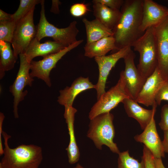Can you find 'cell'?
<instances>
[{
    "mask_svg": "<svg viewBox=\"0 0 168 168\" xmlns=\"http://www.w3.org/2000/svg\"><path fill=\"white\" fill-rule=\"evenodd\" d=\"M143 0H124L121 16L112 30L117 51L132 44L144 33L140 29Z\"/></svg>",
    "mask_w": 168,
    "mask_h": 168,
    "instance_id": "1",
    "label": "cell"
},
{
    "mask_svg": "<svg viewBox=\"0 0 168 168\" xmlns=\"http://www.w3.org/2000/svg\"><path fill=\"white\" fill-rule=\"evenodd\" d=\"M4 148L0 168H39L43 160L41 147L34 144H22L11 148L8 141L11 136L3 131Z\"/></svg>",
    "mask_w": 168,
    "mask_h": 168,
    "instance_id": "2",
    "label": "cell"
},
{
    "mask_svg": "<svg viewBox=\"0 0 168 168\" xmlns=\"http://www.w3.org/2000/svg\"><path fill=\"white\" fill-rule=\"evenodd\" d=\"M139 54L137 68L147 79L155 71L158 64L157 52L154 27L147 29L132 45Z\"/></svg>",
    "mask_w": 168,
    "mask_h": 168,
    "instance_id": "3",
    "label": "cell"
},
{
    "mask_svg": "<svg viewBox=\"0 0 168 168\" xmlns=\"http://www.w3.org/2000/svg\"><path fill=\"white\" fill-rule=\"evenodd\" d=\"M114 117L112 114L108 112L100 114L90 120L87 136L98 149L102 150V146L105 145L113 152L119 154V150L113 141L115 134Z\"/></svg>",
    "mask_w": 168,
    "mask_h": 168,
    "instance_id": "4",
    "label": "cell"
},
{
    "mask_svg": "<svg viewBox=\"0 0 168 168\" xmlns=\"http://www.w3.org/2000/svg\"><path fill=\"white\" fill-rule=\"evenodd\" d=\"M44 2V0H41L40 16L36 27L35 37L40 41L45 37H51L54 41L60 43L66 47L77 41L76 37L79 30L77 26V21H72L65 28H59L55 27L49 23L46 19Z\"/></svg>",
    "mask_w": 168,
    "mask_h": 168,
    "instance_id": "5",
    "label": "cell"
},
{
    "mask_svg": "<svg viewBox=\"0 0 168 168\" xmlns=\"http://www.w3.org/2000/svg\"><path fill=\"white\" fill-rule=\"evenodd\" d=\"M128 98L130 97L127 91L124 77L121 71L116 84L103 94L92 107L89 113V119L91 120L100 114L110 112L120 103Z\"/></svg>",
    "mask_w": 168,
    "mask_h": 168,
    "instance_id": "6",
    "label": "cell"
},
{
    "mask_svg": "<svg viewBox=\"0 0 168 168\" xmlns=\"http://www.w3.org/2000/svg\"><path fill=\"white\" fill-rule=\"evenodd\" d=\"M35 7L16 23L11 44L14 54L17 58L18 55L24 53L36 36L37 27L34 25L33 19Z\"/></svg>",
    "mask_w": 168,
    "mask_h": 168,
    "instance_id": "7",
    "label": "cell"
},
{
    "mask_svg": "<svg viewBox=\"0 0 168 168\" xmlns=\"http://www.w3.org/2000/svg\"><path fill=\"white\" fill-rule=\"evenodd\" d=\"M82 40H77L75 43L65 47L55 53L43 57L38 61L32 60L30 62V75L31 77H37L44 82L49 87L51 86L49 75L51 70L56 67L57 63L68 52L80 44Z\"/></svg>",
    "mask_w": 168,
    "mask_h": 168,
    "instance_id": "8",
    "label": "cell"
},
{
    "mask_svg": "<svg viewBox=\"0 0 168 168\" xmlns=\"http://www.w3.org/2000/svg\"><path fill=\"white\" fill-rule=\"evenodd\" d=\"M19 55L20 58L19 69L14 81L9 87V91L14 97L13 112L16 118H19L18 105L27 93V91H24V89L27 86H31L34 80L30 75V63L27 60L24 54H21Z\"/></svg>",
    "mask_w": 168,
    "mask_h": 168,
    "instance_id": "9",
    "label": "cell"
},
{
    "mask_svg": "<svg viewBox=\"0 0 168 168\" xmlns=\"http://www.w3.org/2000/svg\"><path fill=\"white\" fill-rule=\"evenodd\" d=\"M131 47L122 48L108 55L94 58L99 69V77L95 85L97 99L105 92V85L107 77L112 69L120 59L124 58L131 49Z\"/></svg>",
    "mask_w": 168,
    "mask_h": 168,
    "instance_id": "10",
    "label": "cell"
},
{
    "mask_svg": "<svg viewBox=\"0 0 168 168\" xmlns=\"http://www.w3.org/2000/svg\"><path fill=\"white\" fill-rule=\"evenodd\" d=\"M135 55L131 49L124 58L125 69L122 71L126 87L130 97L136 100L147 79L143 77L135 64Z\"/></svg>",
    "mask_w": 168,
    "mask_h": 168,
    "instance_id": "11",
    "label": "cell"
},
{
    "mask_svg": "<svg viewBox=\"0 0 168 168\" xmlns=\"http://www.w3.org/2000/svg\"><path fill=\"white\" fill-rule=\"evenodd\" d=\"M154 28L157 52V68L166 80L168 79V16Z\"/></svg>",
    "mask_w": 168,
    "mask_h": 168,
    "instance_id": "12",
    "label": "cell"
},
{
    "mask_svg": "<svg viewBox=\"0 0 168 168\" xmlns=\"http://www.w3.org/2000/svg\"><path fill=\"white\" fill-rule=\"evenodd\" d=\"M168 16V8L152 0H143L141 30L143 32L148 29L155 27Z\"/></svg>",
    "mask_w": 168,
    "mask_h": 168,
    "instance_id": "13",
    "label": "cell"
},
{
    "mask_svg": "<svg viewBox=\"0 0 168 168\" xmlns=\"http://www.w3.org/2000/svg\"><path fill=\"white\" fill-rule=\"evenodd\" d=\"M154 115L148 125L140 134L134 137L137 142L143 143L151 151L155 158L165 156L162 141L157 133Z\"/></svg>",
    "mask_w": 168,
    "mask_h": 168,
    "instance_id": "14",
    "label": "cell"
},
{
    "mask_svg": "<svg viewBox=\"0 0 168 168\" xmlns=\"http://www.w3.org/2000/svg\"><path fill=\"white\" fill-rule=\"evenodd\" d=\"M165 81L157 68L154 72L147 78L137 96L136 101L147 107L152 106L156 103V96Z\"/></svg>",
    "mask_w": 168,
    "mask_h": 168,
    "instance_id": "15",
    "label": "cell"
},
{
    "mask_svg": "<svg viewBox=\"0 0 168 168\" xmlns=\"http://www.w3.org/2000/svg\"><path fill=\"white\" fill-rule=\"evenodd\" d=\"M95 85L91 82L88 77H82L76 79L70 86H66L59 91L58 102L65 108L72 107L76 97L81 92L86 90L94 88Z\"/></svg>",
    "mask_w": 168,
    "mask_h": 168,
    "instance_id": "16",
    "label": "cell"
},
{
    "mask_svg": "<svg viewBox=\"0 0 168 168\" xmlns=\"http://www.w3.org/2000/svg\"><path fill=\"white\" fill-rule=\"evenodd\" d=\"M122 102L128 116L136 119L143 130L155 115L157 105L156 103L152 106V110L147 109L140 106L135 100L130 98H126Z\"/></svg>",
    "mask_w": 168,
    "mask_h": 168,
    "instance_id": "17",
    "label": "cell"
},
{
    "mask_svg": "<svg viewBox=\"0 0 168 168\" xmlns=\"http://www.w3.org/2000/svg\"><path fill=\"white\" fill-rule=\"evenodd\" d=\"M66 47L60 43L55 41H48L41 43L35 37L31 41L24 52L26 59L29 62L35 57H43L56 53Z\"/></svg>",
    "mask_w": 168,
    "mask_h": 168,
    "instance_id": "18",
    "label": "cell"
},
{
    "mask_svg": "<svg viewBox=\"0 0 168 168\" xmlns=\"http://www.w3.org/2000/svg\"><path fill=\"white\" fill-rule=\"evenodd\" d=\"M65 108L64 115L67 124L70 138L69 142L66 150L67 152L68 162L70 164H73L79 161L80 156L74 131V115L77 110L72 106Z\"/></svg>",
    "mask_w": 168,
    "mask_h": 168,
    "instance_id": "19",
    "label": "cell"
},
{
    "mask_svg": "<svg viewBox=\"0 0 168 168\" xmlns=\"http://www.w3.org/2000/svg\"><path fill=\"white\" fill-rule=\"evenodd\" d=\"M93 15L95 18L112 30L121 15L120 10L111 9L99 3H93Z\"/></svg>",
    "mask_w": 168,
    "mask_h": 168,
    "instance_id": "20",
    "label": "cell"
},
{
    "mask_svg": "<svg viewBox=\"0 0 168 168\" xmlns=\"http://www.w3.org/2000/svg\"><path fill=\"white\" fill-rule=\"evenodd\" d=\"M84 49V55L89 58L104 56L111 50H116L115 40L113 36L106 37L86 44Z\"/></svg>",
    "mask_w": 168,
    "mask_h": 168,
    "instance_id": "21",
    "label": "cell"
},
{
    "mask_svg": "<svg viewBox=\"0 0 168 168\" xmlns=\"http://www.w3.org/2000/svg\"><path fill=\"white\" fill-rule=\"evenodd\" d=\"M82 21L84 24L86 30V44L95 42L106 37L113 36L112 30L106 27L96 18L89 21L84 18Z\"/></svg>",
    "mask_w": 168,
    "mask_h": 168,
    "instance_id": "22",
    "label": "cell"
},
{
    "mask_svg": "<svg viewBox=\"0 0 168 168\" xmlns=\"http://www.w3.org/2000/svg\"><path fill=\"white\" fill-rule=\"evenodd\" d=\"M11 43L0 41V79L4 76L5 72L13 69L17 58L11 48Z\"/></svg>",
    "mask_w": 168,
    "mask_h": 168,
    "instance_id": "23",
    "label": "cell"
},
{
    "mask_svg": "<svg viewBox=\"0 0 168 168\" xmlns=\"http://www.w3.org/2000/svg\"><path fill=\"white\" fill-rule=\"evenodd\" d=\"M118 155V168H145L142 158L139 162L130 156L128 150L120 152Z\"/></svg>",
    "mask_w": 168,
    "mask_h": 168,
    "instance_id": "24",
    "label": "cell"
},
{
    "mask_svg": "<svg viewBox=\"0 0 168 168\" xmlns=\"http://www.w3.org/2000/svg\"><path fill=\"white\" fill-rule=\"evenodd\" d=\"M20 4L17 10L12 14V19L17 22L28 13L35 6L41 3L40 0H20Z\"/></svg>",
    "mask_w": 168,
    "mask_h": 168,
    "instance_id": "25",
    "label": "cell"
},
{
    "mask_svg": "<svg viewBox=\"0 0 168 168\" xmlns=\"http://www.w3.org/2000/svg\"><path fill=\"white\" fill-rule=\"evenodd\" d=\"M16 23L12 19L0 21V41L11 43Z\"/></svg>",
    "mask_w": 168,
    "mask_h": 168,
    "instance_id": "26",
    "label": "cell"
},
{
    "mask_svg": "<svg viewBox=\"0 0 168 168\" xmlns=\"http://www.w3.org/2000/svg\"><path fill=\"white\" fill-rule=\"evenodd\" d=\"M89 11L87 6L84 3H76L71 7L70 12L73 16L79 17L85 15Z\"/></svg>",
    "mask_w": 168,
    "mask_h": 168,
    "instance_id": "27",
    "label": "cell"
},
{
    "mask_svg": "<svg viewBox=\"0 0 168 168\" xmlns=\"http://www.w3.org/2000/svg\"><path fill=\"white\" fill-rule=\"evenodd\" d=\"M163 100L168 101V79L165 80L156 97L157 105H160Z\"/></svg>",
    "mask_w": 168,
    "mask_h": 168,
    "instance_id": "28",
    "label": "cell"
},
{
    "mask_svg": "<svg viewBox=\"0 0 168 168\" xmlns=\"http://www.w3.org/2000/svg\"><path fill=\"white\" fill-rule=\"evenodd\" d=\"M142 158L144 162L145 168H156L154 162V157L150 150L145 145L143 146Z\"/></svg>",
    "mask_w": 168,
    "mask_h": 168,
    "instance_id": "29",
    "label": "cell"
},
{
    "mask_svg": "<svg viewBox=\"0 0 168 168\" xmlns=\"http://www.w3.org/2000/svg\"><path fill=\"white\" fill-rule=\"evenodd\" d=\"M93 3H99L114 10H119L124 2L123 0H93Z\"/></svg>",
    "mask_w": 168,
    "mask_h": 168,
    "instance_id": "30",
    "label": "cell"
},
{
    "mask_svg": "<svg viewBox=\"0 0 168 168\" xmlns=\"http://www.w3.org/2000/svg\"><path fill=\"white\" fill-rule=\"evenodd\" d=\"M161 118L159 123L160 128L163 131L168 130V105L165 104L162 106Z\"/></svg>",
    "mask_w": 168,
    "mask_h": 168,
    "instance_id": "31",
    "label": "cell"
},
{
    "mask_svg": "<svg viewBox=\"0 0 168 168\" xmlns=\"http://www.w3.org/2000/svg\"><path fill=\"white\" fill-rule=\"evenodd\" d=\"M5 116L4 114L0 112V156L3 155V147L2 143V140L1 135H2V125L3 123L4 120Z\"/></svg>",
    "mask_w": 168,
    "mask_h": 168,
    "instance_id": "32",
    "label": "cell"
},
{
    "mask_svg": "<svg viewBox=\"0 0 168 168\" xmlns=\"http://www.w3.org/2000/svg\"><path fill=\"white\" fill-rule=\"evenodd\" d=\"M162 145L165 153H168V130L164 131Z\"/></svg>",
    "mask_w": 168,
    "mask_h": 168,
    "instance_id": "33",
    "label": "cell"
},
{
    "mask_svg": "<svg viewBox=\"0 0 168 168\" xmlns=\"http://www.w3.org/2000/svg\"><path fill=\"white\" fill-rule=\"evenodd\" d=\"M61 2L58 0H52V5L50 9V12L55 14L58 13L59 12V5Z\"/></svg>",
    "mask_w": 168,
    "mask_h": 168,
    "instance_id": "34",
    "label": "cell"
},
{
    "mask_svg": "<svg viewBox=\"0 0 168 168\" xmlns=\"http://www.w3.org/2000/svg\"><path fill=\"white\" fill-rule=\"evenodd\" d=\"M12 19V14L7 13L0 9V21H4Z\"/></svg>",
    "mask_w": 168,
    "mask_h": 168,
    "instance_id": "35",
    "label": "cell"
},
{
    "mask_svg": "<svg viewBox=\"0 0 168 168\" xmlns=\"http://www.w3.org/2000/svg\"><path fill=\"white\" fill-rule=\"evenodd\" d=\"M154 162L156 168H166L163 163L161 158L154 157Z\"/></svg>",
    "mask_w": 168,
    "mask_h": 168,
    "instance_id": "36",
    "label": "cell"
},
{
    "mask_svg": "<svg viewBox=\"0 0 168 168\" xmlns=\"http://www.w3.org/2000/svg\"><path fill=\"white\" fill-rule=\"evenodd\" d=\"M73 168H84L82 166L79 164H78L75 167Z\"/></svg>",
    "mask_w": 168,
    "mask_h": 168,
    "instance_id": "37",
    "label": "cell"
}]
</instances>
